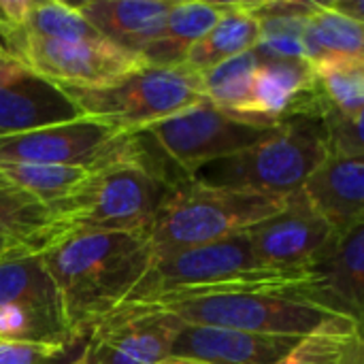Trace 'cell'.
<instances>
[{"mask_svg": "<svg viewBox=\"0 0 364 364\" xmlns=\"http://www.w3.org/2000/svg\"><path fill=\"white\" fill-rule=\"evenodd\" d=\"M73 341L90 337L132 294L154 262L145 230H66L38 250Z\"/></svg>", "mask_w": 364, "mask_h": 364, "instance_id": "6da1fadb", "label": "cell"}, {"mask_svg": "<svg viewBox=\"0 0 364 364\" xmlns=\"http://www.w3.org/2000/svg\"><path fill=\"white\" fill-rule=\"evenodd\" d=\"M311 277L237 284L119 311L162 314L188 324L235 328L254 335L303 339L320 333H356L363 324L309 301ZM115 311V314H119Z\"/></svg>", "mask_w": 364, "mask_h": 364, "instance_id": "7a4b0ae2", "label": "cell"}, {"mask_svg": "<svg viewBox=\"0 0 364 364\" xmlns=\"http://www.w3.org/2000/svg\"><path fill=\"white\" fill-rule=\"evenodd\" d=\"M168 190L166 177L130 136L128 154L92 168L70 196L51 207L55 235L66 230L147 232Z\"/></svg>", "mask_w": 364, "mask_h": 364, "instance_id": "3957f363", "label": "cell"}, {"mask_svg": "<svg viewBox=\"0 0 364 364\" xmlns=\"http://www.w3.org/2000/svg\"><path fill=\"white\" fill-rule=\"evenodd\" d=\"M288 198L188 177L171 186L147 237L154 258L228 239L279 213Z\"/></svg>", "mask_w": 364, "mask_h": 364, "instance_id": "277c9868", "label": "cell"}, {"mask_svg": "<svg viewBox=\"0 0 364 364\" xmlns=\"http://www.w3.org/2000/svg\"><path fill=\"white\" fill-rule=\"evenodd\" d=\"M275 128L228 113L205 98L160 122L128 132L173 186L196 177L209 162L226 160L256 145Z\"/></svg>", "mask_w": 364, "mask_h": 364, "instance_id": "5b68a950", "label": "cell"}, {"mask_svg": "<svg viewBox=\"0 0 364 364\" xmlns=\"http://www.w3.org/2000/svg\"><path fill=\"white\" fill-rule=\"evenodd\" d=\"M64 87V85H62ZM83 117L119 130H136L205 100L200 73L181 66L143 64L98 85L64 87Z\"/></svg>", "mask_w": 364, "mask_h": 364, "instance_id": "8992f818", "label": "cell"}, {"mask_svg": "<svg viewBox=\"0 0 364 364\" xmlns=\"http://www.w3.org/2000/svg\"><path fill=\"white\" fill-rule=\"evenodd\" d=\"M303 277H309V273H282L260 267L254 258L247 237L239 232L228 239L154 258L151 267L119 309L154 305L166 299H177L224 286L286 282Z\"/></svg>", "mask_w": 364, "mask_h": 364, "instance_id": "52a82bcc", "label": "cell"}, {"mask_svg": "<svg viewBox=\"0 0 364 364\" xmlns=\"http://www.w3.org/2000/svg\"><path fill=\"white\" fill-rule=\"evenodd\" d=\"M328 145L322 122L288 119L256 145L220 160L213 183L288 198L326 160Z\"/></svg>", "mask_w": 364, "mask_h": 364, "instance_id": "ba28073f", "label": "cell"}, {"mask_svg": "<svg viewBox=\"0 0 364 364\" xmlns=\"http://www.w3.org/2000/svg\"><path fill=\"white\" fill-rule=\"evenodd\" d=\"M0 341L55 343L66 350L75 343L38 250L11 247L0 256Z\"/></svg>", "mask_w": 364, "mask_h": 364, "instance_id": "9c48e42d", "label": "cell"}, {"mask_svg": "<svg viewBox=\"0 0 364 364\" xmlns=\"http://www.w3.org/2000/svg\"><path fill=\"white\" fill-rule=\"evenodd\" d=\"M128 130L81 117L15 136H0V164L32 162L92 171L128 154Z\"/></svg>", "mask_w": 364, "mask_h": 364, "instance_id": "30bf717a", "label": "cell"}, {"mask_svg": "<svg viewBox=\"0 0 364 364\" xmlns=\"http://www.w3.org/2000/svg\"><path fill=\"white\" fill-rule=\"evenodd\" d=\"M28 70L58 85H98L126 75L145 62L102 38L98 41H51L15 34L2 43Z\"/></svg>", "mask_w": 364, "mask_h": 364, "instance_id": "8fae6325", "label": "cell"}, {"mask_svg": "<svg viewBox=\"0 0 364 364\" xmlns=\"http://www.w3.org/2000/svg\"><path fill=\"white\" fill-rule=\"evenodd\" d=\"M243 235L258 264L282 273H305L337 237L309 205L303 190L288 196L279 213L250 226Z\"/></svg>", "mask_w": 364, "mask_h": 364, "instance_id": "7c38bea8", "label": "cell"}, {"mask_svg": "<svg viewBox=\"0 0 364 364\" xmlns=\"http://www.w3.org/2000/svg\"><path fill=\"white\" fill-rule=\"evenodd\" d=\"M177 320L162 314L119 311L90 337L83 364H158L171 356Z\"/></svg>", "mask_w": 364, "mask_h": 364, "instance_id": "4fadbf2b", "label": "cell"}, {"mask_svg": "<svg viewBox=\"0 0 364 364\" xmlns=\"http://www.w3.org/2000/svg\"><path fill=\"white\" fill-rule=\"evenodd\" d=\"M314 286L309 301L363 324L364 224L341 232L307 269Z\"/></svg>", "mask_w": 364, "mask_h": 364, "instance_id": "5bb4252c", "label": "cell"}, {"mask_svg": "<svg viewBox=\"0 0 364 364\" xmlns=\"http://www.w3.org/2000/svg\"><path fill=\"white\" fill-rule=\"evenodd\" d=\"M299 341L301 339L254 335L235 328L200 326L177 320L171 356L207 364H277L292 352Z\"/></svg>", "mask_w": 364, "mask_h": 364, "instance_id": "9a60e30c", "label": "cell"}, {"mask_svg": "<svg viewBox=\"0 0 364 364\" xmlns=\"http://www.w3.org/2000/svg\"><path fill=\"white\" fill-rule=\"evenodd\" d=\"M81 117V109L62 85L32 70L0 87V136H15Z\"/></svg>", "mask_w": 364, "mask_h": 364, "instance_id": "2e32d148", "label": "cell"}, {"mask_svg": "<svg viewBox=\"0 0 364 364\" xmlns=\"http://www.w3.org/2000/svg\"><path fill=\"white\" fill-rule=\"evenodd\" d=\"M301 190L337 235L364 224V158L328 154Z\"/></svg>", "mask_w": 364, "mask_h": 364, "instance_id": "e0dca14e", "label": "cell"}, {"mask_svg": "<svg viewBox=\"0 0 364 364\" xmlns=\"http://www.w3.org/2000/svg\"><path fill=\"white\" fill-rule=\"evenodd\" d=\"M173 2L175 0H87L75 6L102 41L141 58L162 34Z\"/></svg>", "mask_w": 364, "mask_h": 364, "instance_id": "ac0fdd59", "label": "cell"}, {"mask_svg": "<svg viewBox=\"0 0 364 364\" xmlns=\"http://www.w3.org/2000/svg\"><path fill=\"white\" fill-rule=\"evenodd\" d=\"M237 2H205V0H175L162 34L141 53L149 66H181L188 51L205 38L211 28L235 9Z\"/></svg>", "mask_w": 364, "mask_h": 364, "instance_id": "d6986e66", "label": "cell"}, {"mask_svg": "<svg viewBox=\"0 0 364 364\" xmlns=\"http://www.w3.org/2000/svg\"><path fill=\"white\" fill-rule=\"evenodd\" d=\"M314 4L305 0L250 2V11L260 21V41L254 49L260 60H305L303 32Z\"/></svg>", "mask_w": 364, "mask_h": 364, "instance_id": "ffe728a7", "label": "cell"}, {"mask_svg": "<svg viewBox=\"0 0 364 364\" xmlns=\"http://www.w3.org/2000/svg\"><path fill=\"white\" fill-rule=\"evenodd\" d=\"M303 49L309 64L364 60V23L328 9L324 2H316L305 21Z\"/></svg>", "mask_w": 364, "mask_h": 364, "instance_id": "44dd1931", "label": "cell"}, {"mask_svg": "<svg viewBox=\"0 0 364 364\" xmlns=\"http://www.w3.org/2000/svg\"><path fill=\"white\" fill-rule=\"evenodd\" d=\"M55 235L53 211L0 171V241L41 250Z\"/></svg>", "mask_w": 364, "mask_h": 364, "instance_id": "7402d4cb", "label": "cell"}, {"mask_svg": "<svg viewBox=\"0 0 364 364\" xmlns=\"http://www.w3.org/2000/svg\"><path fill=\"white\" fill-rule=\"evenodd\" d=\"M260 41V21L250 11V2H237L211 32L200 38L186 58V66L203 73L215 64L237 58L241 53L254 51Z\"/></svg>", "mask_w": 364, "mask_h": 364, "instance_id": "603a6c76", "label": "cell"}, {"mask_svg": "<svg viewBox=\"0 0 364 364\" xmlns=\"http://www.w3.org/2000/svg\"><path fill=\"white\" fill-rule=\"evenodd\" d=\"M260 62L262 60L256 51H247L237 58L224 60L209 70H203L200 83H203L205 98L228 113L254 119L250 115V107H252V92H254V75Z\"/></svg>", "mask_w": 364, "mask_h": 364, "instance_id": "cb8c5ba5", "label": "cell"}, {"mask_svg": "<svg viewBox=\"0 0 364 364\" xmlns=\"http://www.w3.org/2000/svg\"><path fill=\"white\" fill-rule=\"evenodd\" d=\"M0 171L15 186L32 194L49 209L62 203L75 192V188L87 177V168L55 166V164H32V162H4Z\"/></svg>", "mask_w": 364, "mask_h": 364, "instance_id": "d4e9b609", "label": "cell"}, {"mask_svg": "<svg viewBox=\"0 0 364 364\" xmlns=\"http://www.w3.org/2000/svg\"><path fill=\"white\" fill-rule=\"evenodd\" d=\"M19 34L51 41H98V32L87 23L75 4L58 0H32Z\"/></svg>", "mask_w": 364, "mask_h": 364, "instance_id": "484cf974", "label": "cell"}, {"mask_svg": "<svg viewBox=\"0 0 364 364\" xmlns=\"http://www.w3.org/2000/svg\"><path fill=\"white\" fill-rule=\"evenodd\" d=\"M324 96L346 115L364 111V60H328L311 64Z\"/></svg>", "mask_w": 364, "mask_h": 364, "instance_id": "4316f807", "label": "cell"}, {"mask_svg": "<svg viewBox=\"0 0 364 364\" xmlns=\"http://www.w3.org/2000/svg\"><path fill=\"white\" fill-rule=\"evenodd\" d=\"M277 364H364L363 331L303 337Z\"/></svg>", "mask_w": 364, "mask_h": 364, "instance_id": "83f0119b", "label": "cell"}, {"mask_svg": "<svg viewBox=\"0 0 364 364\" xmlns=\"http://www.w3.org/2000/svg\"><path fill=\"white\" fill-rule=\"evenodd\" d=\"M322 128L326 134L328 154L346 156V158H363V115H346L339 109L331 107L322 117Z\"/></svg>", "mask_w": 364, "mask_h": 364, "instance_id": "f1b7e54d", "label": "cell"}, {"mask_svg": "<svg viewBox=\"0 0 364 364\" xmlns=\"http://www.w3.org/2000/svg\"><path fill=\"white\" fill-rule=\"evenodd\" d=\"M66 352L64 346L38 341H0V364H49Z\"/></svg>", "mask_w": 364, "mask_h": 364, "instance_id": "f546056e", "label": "cell"}, {"mask_svg": "<svg viewBox=\"0 0 364 364\" xmlns=\"http://www.w3.org/2000/svg\"><path fill=\"white\" fill-rule=\"evenodd\" d=\"M26 70H28L26 64L0 43V87L6 85V83L13 81V79H17V77L23 75Z\"/></svg>", "mask_w": 364, "mask_h": 364, "instance_id": "4dcf8cb0", "label": "cell"}, {"mask_svg": "<svg viewBox=\"0 0 364 364\" xmlns=\"http://www.w3.org/2000/svg\"><path fill=\"white\" fill-rule=\"evenodd\" d=\"M328 9L354 19V21H364V0H333V2H324Z\"/></svg>", "mask_w": 364, "mask_h": 364, "instance_id": "1f68e13d", "label": "cell"}, {"mask_svg": "<svg viewBox=\"0 0 364 364\" xmlns=\"http://www.w3.org/2000/svg\"><path fill=\"white\" fill-rule=\"evenodd\" d=\"M158 364H207V363L192 360V358H181V356H166L162 363H158Z\"/></svg>", "mask_w": 364, "mask_h": 364, "instance_id": "d6a6232c", "label": "cell"}, {"mask_svg": "<svg viewBox=\"0 0 364 364\" xmlns=\"http://www.w3.org/2000/svg\"><path fill=\"white\" fill-rule=\"evenodd\" d=\"M11 247H15V245H9L6 241H0V256H2L4 252H9Z\"/></svg>", "mask_w": 364, "mask_h": 364, "instance_id": "836d02e7", "label": "cell"}, {"mask_svg": "<svg viewBox=\"0 0 364 364\" xmlns=\"http://www.w3.org/2000/svg\"><path fill=\"white\" fill-rule=\"evenodd\" d=\"M68 364H83V358H81V356H79V358H77V360H73V363H68Z\"/></svg>", "mask_w": 364, "mask_h": 364, "instance_id": "e575fe53", "label": "cell"}]
</instances>
